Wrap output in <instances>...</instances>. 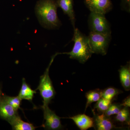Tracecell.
Segmentation results:
<instances>
[{"mask_svg":"<svg viewBox=\"0 0 130 130\" xmlns=\"http://www.w3.org/2000/svg\"><path fill=\"white\" fill-rule=\"evenodd\" d=\"M57 0H39L35 7V12L42 26L48 29H55L61 25L57 14Z\"/></svg>","mask_w":130,"mask_h":130,"instance_id":"cell-1","label":"cell"},{"mask_svg":"<svg viewBox=\"0 0 130 130\" xmlns=\"http://www.w3.org/2000/svg\"><path fill=\"white\" fill-rule=\"evenodd\" d=\"M72 40L74 42V45L72 50L68 53H59V54L68 55L70 59L77 60L79 63L84 64L93 54L88 37L83 35L77 28H74Z\"/></svg>","mask_w":130,"mask_h":130,"instance_id":"cell-2","label":"cell"},{"mask_svg":"<svg viewBox=\"0 0 130 130\" xmlns=\"http://www.w3.org/2000/svg\"><path fill=\"white\" fill-rule=\"evenodd\" d=\"M59 55L56 53L52 56L48 67L44 74L40 77V83L36 91L39 90L40 95L43 98V105H48L55 96L56 92L49 76V69L55 56Z\"/></svg>","mask_w":130,"mask_h":130,"instance_id":"cell-3","label":"cell"},{"mask_svg":"<svg viewBox=\"0 0 130 130\" xmlns=\"http://www.w3.org/2000/svg\"><path fill=\"white\" fill-rule=\"evenodd\" d=\"M88 38L89 43L93 54L106 55L111 35L90 31Z\"/></svg>","mask_w":130,"mask_h":130,"instance_id":"cell-4","label":"cell"},{"mask_svg":"<svg viewBox=\"0 0 130 130\" xmlns=\"http://www.w3.org/2000/svg\"><path fill=\"white\" fill-rule=\"evenodd\" d=\"M91 31L111 35V31L105 14L91 12L89 19Z\"/></svg>","mask_w":130,"mask_h":130,"instance_id":"cell-5","label":"cell"},{"mask_svg":"<svg viewBox=\"0 0 130 130\" xmlns=\"http://www.w3.org/2000/svg\"><path fill=\"white\" fill-rule=\"evenodd\" d=\"M42 109L43 111L45 123L42 125L44 129L47 130H59L63 127L60 119L61 118L56 115L54 112L49 108L48 105H43Z\"/></svg>","mask_w":130,"mask_h":130,"instance_id":"cell-6","label":"cell"},{"mask_svg":"<svg viewBox=\"0 0 130 130\" xmlns=\"http://www.w3.org/2000/svg\"><path fill=\"white\" fill-rule=\"evenodd\" d=\"M90 11L105 14L111 11L112 4L110 0H85Z\"/></svg>","mask_w":130,"mask_h":130,"instance_id":"cell-7","label":"cell"},{"mask_svg":"<svg viewBox=\"0 0 130 130\" xmlns=\"http://www.w3.org/2000/svg\"><path fill=\"white\" fill-rule=\"evenodd\" d=\"M3 93L0 87V118L9 123L19 114L5 100Z\"/></svg>","mask_w":130,"mask_h":130,"instance_id":"cell-8","label":"cell"},{"mask_svg":"<svg viewBox=\"0 0 130 130\" xmlns=\"http://www.w3.org/2000/svg\"><path fill=\"white\" fill-rule=\"evenodd\" d=\"M94 118V127L98 130H111L118 128L114 125L109 117L106 116L104 113L101 115L96 114L94 109H92Z\"/></svg>","mask_w":130,"mask_h":130,"instance_id":"cell-9","label":"cell"},{"mask_svg":"<svg viewBox=\"0 0 130 130\" xmlns=\"http://www.w3.org/2000/svg\"><path fill=\"white\" fill-rule=\"evenodd\" d=\"M66 118L72 120L76 125L81 130H86L89 128L94 127V120L93 118L84 114H78Z\"/></svg>","mask_w":130,"mask_h":130,"instance_id":"cell-10","label":"cell"},{"mask_svg":"<svg viewBox=\"0 0 130 130\" xmlns=\"http://www.w3.org/2000/svg\"><path fill=\"white\" fill-rule=\"evenodd\" d=\"M57 2L58 7H60L64 13L68 16L75 28V18L73 0H57Z\"/></svg>","mask_w":130,"mask_h":130,"instance_id":"cell-11","label":"cell"},{"mask_svg":"<svg viewBox=\"0 0 130 130\" xmlns=\"http://www.w3.org/2000/svg\"><path fill=\"white\" fill-rule=\"evenodd\" d=\"M120 79L121 85L126 91L130 89V63L121 66L119 71Z\"/></svg>","mask_w":130,"mask_h":130,"instance_id":"cell-12","label":"cell"},{"mask_svg":"<svg viewBox=\"0 0 130 130\" xmlns=\"http://www.w3.org/2000/svg\"><path fill=\"white\" fill-rule=\"evenodd\" d=\"M8 123L11 125L13 130H35L37 128L31 123L23 121L19 115Z\"/></svg>","mask_w":130,"mask_h":130,"instance_id":"cell-13","label":"cell"},{"mask_svg":"<svg viewBox=\"0 0 130 130\" xmlns=\"http://www.w3.org/2000/svg\"><path fill=\"white\" fill-rule=\"evenodd\" d=\"M36 93V91L32 90L30 86L26 83L25 79L23 78L22 86L18 95L19 97L22 100H28L32 102L34 94Z\"/></svg>","mask_w":130,"mask_h":130,"instance_id":"cell-14","label":"cell"},{"mask_svg":"<svg viewBox=\"0 0 130 130\" xmlns=\"http://www.w3.org/2000/svg\"><path fill=\"white\" fill-rule=\"evenodd\" d=\"M87 102L85 107V112L87 108L93 102H97L101 98V90L96 89L94 90L90 91L86 93L85 95Z\"/></svg>","mask_w":130,"mask_h":130,"instance_id":"cell-15","label":"cell"},{"mask_svg":"<svg viewBox=\"0 0 130 130\" xmlns=\"http://www.w3.org/2000/svg\"><path fill=\"white\" fill-rule=\"evenodd\" d=\"M130 114L129 108L124 107L115 116V120L118 122L130 125Z\"/></svg>","mask_w":130,"mask_h":130,"instance_id":"cell-16","label":"cell"},{"mask_svg":"<svg viewBox=\"0 0 130 130\" xmlns=\"http://www.w3.org/2000/svg\"><path fill=\"white\" fill-rule=\"evenodd\" d=\"M121 93L122 91L113 87H109L101 90V97L112 101L116 96Z\"/></svg>","mask_w":130,"mask_h":130,"instance_id":"cell-17","label":"cell"},{"mask_svg":"<svg viewBox=\"0 0 130 130\" xmlns=\"http://www.w3.org/2000/svg\"><path fill=\"white\" fill-rule=\"evenodd\" d=\"M3 97L5 100L16 111H18L19 109H21L20 107L22 100L18 96H10L6 95L3 93Z\"/></svg>","mask_w":130,"mask_h":130,"instance_id":"cell-18","label":"cell"},{"mask_svg":"<svg viewBox=\"0 0 130 130\" xmlns=\"http://www.w3.org/2000/svg\"><path fill=\"white\" fill-rule=\"evenodd\" d=\"M112 104V101L101 98L98 101L94 106V109L102 113H104Z\"/></svg>","mask_w":130,"mask_h":130,"instance_id":"cell-19","label":"cell"},{"mask_svg":"<svg viewBox=\"0 0 130 130\" xmlns=\"http://www.w3.org/2000/svg\"><path fill=\"white\" fill-rule=\"evenodd\" d=\"M122 107L121 104H111L104 113L108 117L114 115H117L122 108Z\"/></svg>","mask_w":130,"mask_h":130,"instance_id":"cell-20","label":"cell"},{"mask_svg":"<svg viewBox=\"0 0 130 130\" xmlns=\"http://www.w3.org/2000/svg\"><path fill=\"white\" fill-rule=\"evenodd\" d=\"M121 106L124 107H130V96H128L125 98L123 102L121 104Z\"/></svg>","mask_w":130,"mask_h":130,"instance_id":"cell-21","label":"cell"},{"mask_svg":"<svg viewBox=\"0 0 130 130\" xmlns=\"http://www.w3.org/2000/svg\"><path fill=\"white\" fill-rule=\"evenodd\" d=\"M127 2H128V3H129V1L130 0H127Z\"/></svg>","mask_w":130,"mask_h":130,"instance_id":"cell-22","label":"cell"}]
</instances>
